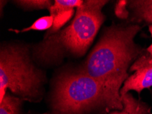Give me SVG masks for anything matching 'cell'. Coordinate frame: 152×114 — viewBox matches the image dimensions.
<instances>
[{
	"mask_svg": "<svg viewBox=\"0 0 152 114\" xmlns=\"http://www.w3.org/2000/svg\"><path fill=\"white\" fill-rule=\"evenodd\" d=\"M44 114H47V113H44Z\"/></svg>",
	"mask_w": 152,
	"mask_h": 114,
	"instance_id": "cell-16",
	"label": "cell"
},
{
	"mask_svg": "<svg viewBox=\"0 0 152 114\" xmlns=\"http://www.w3.org/2000/svg\"><path fill=\"white\" fill-rule=\"evenodd\" d=\"M149 32H150L151 36H152V25H150L149 26ZM147 51L151 55H152V43L150 45H149V47L147 49Z\"/></svg>",
	"mask_w": 152,
	"mask_h": 114,
	"instance_id": "cell-14",
	"label": "cell"
},
{
	"mask_svg": "<svg viewBox=\"0 0 152 114\" xmlns=\"http://www.w3.org/2000/svg\"><path fill=\"white\" fill-rule=\"evenodd\" d=\"M50 15L53 18V26L49 30H48L45 36L57 33L64 25L75 14V9L69 10H50Z\"/></svg>",
	"mask_w": 152,
	"mask_h": 114,
	"instance_id": "cell-9",
	"label": "cell"
},
{
	"mask_svg": "<svg viewBox=\"0 0 152 114\" xmlns=\"http://www.w3.org/2000/svg\"><path fill=\"white\" fill-rule=\"evenodd\" d=\"M44 82L42 72L37 68L25 46H2L0 52V101L7 90L21 99L37 101Z\"/></svg>",
	"mask_w": 152,
	"mask_h": 114,
	"instance_id": "cell-4",
	"label": "cell"
},
{
	"mask_svg": "<svg viewBox=\"0 0 152 114\" xmlns=\"http://www.w3.org/2000/svg\"><path fill=\"white\" fill-rule=\"evenodd\" d=\"M82 0H55L49 10H69L79 8L83 4Z\"/></svg>",
	"mask_w": 152,
	"mask_h": 114,
	"instance_id": "cell-12",
	"label": "cell"
},
{
	"mask_svg": "<svg viewBox=\"0 0 152 114\" xmlns=\"http://www.w3.org/2000/svg\"><path fill=\"white\" fill-rule=\"evenodd\" d=\"M128 1H119L116 4L115 13L117 17L126 19L128 18L129 11L127 10Z\"/></svg>",
	"mask_w": 152,
	"mask_h": 114,
	"instance_id": "cell-13",
	"label": "cell"
},
{
	"mask_svg": "<svg viewBox=\"0 0 152 114\" xmlns=\"http://www.w3.org/2000/svg\"><path fill=\"white\" fill-rule=\"evenodd\" d=\"M107 3L105 0L84 1L68 26L45 36L35 46L34 60L42 64H54L66 57L83 56L104 21L102 8Z\"/></svg>",
	"mask_w": 152,
	"mask_h": 114,
	"instance_id": "cell-2",
	"label": "cell"
},
{
	"mask_svg": "<svg viewBox=\"0 0 152 114\" xmlns=\"http://www.w3.org/2000/svg\"><path fill=\"white\" fill-rule=\"evenodd\" d=\"M18 5L25 9H48L53 6L54 1H48V0H21V1H16Z\"/></svg>",
	"mask_w": 152,
	"mask_h": 114,
	"instance_id": "cell-11",
	"label": "cell"
},
{
	"mask_svg": "<svg viewBox=\"0 0 152 114\" xmlns=\"http://www.w3.org/2000/svg\"><path fill=\"white\" fill-rule=\"evenodd\" d=\"M53 18L51 16H45L39 18L37 19L31 26L26 28H24L21 30L15 29H9V31L13 32L15 33H23V32H26L31 30H36V31H42V30H49L53 26Z\"/></svg>",
	"mask_w": 152,
	"mask_h": 114,
	"instance_id": "cell-10",
	"label": "cell"
},
{
	"mask_svg": "<svg viewBox=\"0 0 152 114\" xmlns=\"http://www.w3.org/2000/svg\"><path fill=\"white\" fill-rule=\"evenodd\" d=\"M123 109L113 111L109 114H148L151 112V107L139 99H137L131 93L121 96Z\"/></svg>",
	"mask_w": 152,
	"mask_h": 114,
	"instance_id": "cell-6",
	"label": "cell"
},
{
	"mask_svg": "<svg viewBox=\"0 0 152 114\" xmlns=\"http://www.w3.org/2000/svg\"><path fill=\"white\" fill-rule=\"evenodd\" d=\"M140 30L135 24L107 28L80 69L102 85L110 111L123 109L121 88L131 65L142 53L134 40Z\"/></svg>",
	"mask_w": 152,
	"mask_h": 114,
	"instance_id": "cell-1",
	"label": "cell"
},
{
	"mask_svg": "<svg viewBox=\"0 0 152 114\" xmlns=\"http://www.w3.org/2000/svg\"><path fill=\"white\" fill-rule=\"evenodd\" d=\"M127 7L132 12L133 20L152 24V0L128 1Z\"/></svg>",
	"mask_w": 152,
	"mask_h": 114,
	"instance_id": "cell-7",
	"label": "cell"
},
{
	"mask_svg": "<svg viewBox=\"0 0 152 114\" xmlns=\"http://www.w3.org/2000/svg\"><path fill=\"white\" fill-rule=\"evenodd\" d=\"M148 114H152V113H151V112H150V113H148Z\"/></svg>",
	"mask_w": 152,
	"mask_h": 114,
	"instance_id": "cell-15",
	"label": "cell"
},
{
	"mask_svg": "<svg viewBox=\"0 0 152 114\" xmlns=\"http://www.w3.org/2000/svg\"><path fill=\"white\" fill-rule=\"evenodd\" d=\"M50 107L52 114L111 112L102 85L81 71L64 74L59 78L51 96Z\"/></svg>",
	"mask_w": 152,
	"mask_h": 114,
	"instance_id": "cell-3",
	"label": "cell"
},
{
	"mask_svg": "<svg viewBox=\"0 0 152 114\" xmlns=\"http://www.w3.org/2000/svg\"><path fill=\"white\" fill-rule=\"evenodd\" d=\"M23 99L6 92L0 101V114H20Z\"/></svg>",
	"mask_w": 152,
	"mask_h": 114,
	"instance_id": "cell-8",
	"label": "cell"
},
{
	"mask_svg": "<svg viewBox=\"0 0 152 114\" xmlns=\"http://www.w3.org/2000/svg\"><path fill=\"white\" fill-rule=\"evenodd\" d=\"M129 73L132 74L122 85L121 98L130 91H135L140 94L142 90L152 87V55L147 51L142 52L131 65Z\"/></svg>",
	"mask_w": 152,
	"mask_h": 114,
	"instance_id": "cell-5",
	"label": "cell"
}]
</instances>
